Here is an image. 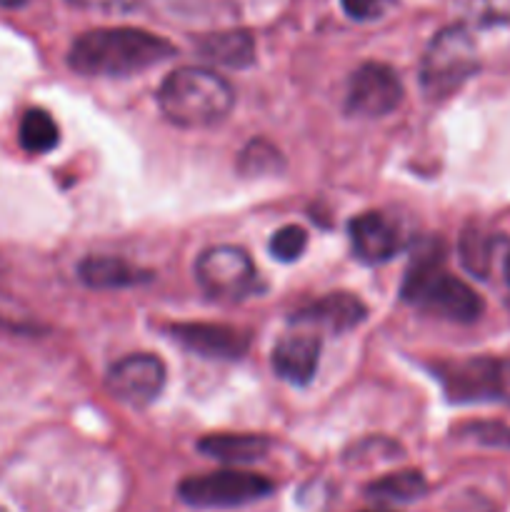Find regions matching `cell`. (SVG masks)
I'll return each mask as SVG.
<instances>
[{
    "mask_svg": "<svg viewBox=\"0 0 510 512\" xmlns=\"http://www.w3.org/2000/svg\"><path fill=\"white\" fill-rule=\"evenodd\" d=\"M70 3H75V5H95V3H98V0H70Z\"/></svg>",
    "mask_w": 510,
    "mask_h": 512,
    "instance_id": "cell-26",
    "label": "cell"
},
{
    "mask_svg": "<svg viewBox=\"0 0 510 512\" xmlns=\"http://www.w3.org/2000/svg\"><path fill=\"white\" fill-rule=\"evenodd\" d=\"M195 280L208 298L238 303L255 290L258 270L238 245H213L195 260Z\"/></svg>",
    "mask_w": 510,
    "mask_h": 512,
    "instance_id": "cell-6",
    "label": "cell"
},
{
    "mask_svg": "<svg viewBox=\"0 0 510 512\" xmlns=\"http://www.w3.org/2000/svg\"><path fill=\"white\" fill-rule=\"evenodd\" d=\"M365 318H368V308L358 295L330 293L300 308L290 320H293V325H310V328L340 335L358 328L360 323H365Z\"/></svg>",
    "mask_w": 510,
    "mask_h": 512,
    "instance_id": "cell-11",
    "label": "cell"
},
{
    "mask_svg": "<svg viewBox=\"0 0 510 512\" xmlns=\"http://www.w3.org/2000/svg\"><path fill=\"white\" fill-rule=\"evenodd\" d=\"M23 3L25 0H0V5H3V8H20Z\"/></svg>",
    "mask_w": 510,
    "mask_h": 512,
    "instance_id": "cell-25",
    "label": "cell"
},
{
    "mask_svg": "<svg viewBox=\"0 0 510 512\" xmlns=\"http://www.w3.org/2000/svg\"><path fill=\"white\" fill-rule=\"evenodd\" d=\"M365 512H390V510H383V508H378V510H365Z\"/></svg>",
    "mask_w": 510,
    "mask_h": 512,
    "instance_id": "cell-27",
    "label": "cell"
},
{
    "mask_svg": "<svg viewBox=\"0 0 510 512\" xmlns=\"http://www.w3.org/2000/svg\"><path fill=\"white\" fill-rule=\"evenodd\" d=\"M273 493V483L258 473L245 470H215L193 475L178 485L183 503L193 508H240Z\"/></svg>",
    "mask_w": 510,
    "mask_h": 512,
    "instance_id": "cell-7",
    "label": "cell"
},
{
    "mask_svg": "<svg viewBox=\"0 0 510 512\" xmlns=\"http://www.w3.org/2000/svg\"><path fill=\"white\" fill-rule=\"evenodd\" d=\"M403 80L390 65L363 63L348 85L345 108L360 118H383L403 103Z\"/></svg>",
    "mask_w": 510,
    "mask_h": 512,
    "instance_id": "cell-8",
    "label": "cell"
},
{
    "mask_svg": "<svg viewBox=\"0 0 510 512\" xmlns=\"http://www.w3.org/2000/svg\"><path fill=\"white\" fill-rule=\"evenodd\" d=\"M350 245L365 265H383L400 250V233L383 213H363L350 220Z\"/></svg>",
    "mask_w": 510,
    "mask_h": 512,
    "instance_id": "cell-13",
    "label": "cell"
},
{
    "mask_svg": "<svg viewBox=\"0 0 510 512\" xmlns=\"http://www.w3.org/2000/svg\"><path fill=\"white\" fill-rule=\"evenodd\" d=\"M110 395L130 408H148L165 385V365L158 355L133 353L120 358L105 378Z\"/></svg>",
    "mask_w": 510,
    "mask_h": 512,
    "instance_id": "cell-9",
    "label": "cell"
},
{
    "mask_svg": "<svg viewBox=\"0 0 510 512\" xmlns=\"http://www.w3.org/2000/svg\"><path fill=\"white\" fill-rule=\"evenodd\" d=\"M433 375L453 403H483L510 395L508 358H465L455 363H438Z\"/></svg>",
    "mask_w": 510,
    "mask_h": 512,
    "instance_id": "cell-5",
    "label": "cell"
},
{
    "mask_svg": "<svg viewBox=\"0 0 510 512\" xmlns=\"http://www.w3.org/2000/svg\"><path fill=\"white\" fill-rule=\"evenodd\" d=\"M235 93L228 80L208 68H178L160 83V113L178 128H208L228 118Z\"/></svg>",
    "mask_w": 510,
    "mask_h": 512,
    "instance_id": "cell-3",
    "label": "cell"
},
{
    "mask_svg": "<svg viewBox=\"0 0 510 512\" xmlns=\"http://www.w3.org/2000/svg\"><path fill=\"white\" fill-rule=\"evenodd\" d=\"M198 53L208 63L243 70L255 63V40L248 30H220L198 40Z\"/></svg>",
    "mask_w": 510,
    "mask_h": 512,
    "instance_id": "cell-17",
    "label": "cell"
},
{
    "mask_svg": "<svg viewBox=\"0 0 510 512\" xmlns=\"http://www.w3.org/2000/svg\"><path fill=\"white\" fill-rule=\"evenodd\" d=\"M285 165L283 155L275 148L273 143L263 138H255L245 145V150L240 153V173L243 175H273L280 173Z\"/></svg>",
    "mask_w": 510,
    "mask_h": 512,
    "instance_id": "cell-20",
    "label": "cell"
},
{
    "mask_svg": "<svg viewBox=\"0 0 510 512\" xmlns=\"http://www.w3.org/2000/svg\"><path fill=\"white\" fill-rule=\"evenodd\" d=\"M175 45L140 28H95L78 35L68 65L88 78H125L173 58Z\"/></svg>",
    "mask_w": 510,
    "mask_h": 512,
    "instance_id": "cell-1",
    "label": "cell"
},
{
    "mask_svg": "<svg viewBox=\"0 0 510 512\" xmlns=\"http://www.w3.org/2000/svg\"><path fill=\"white\" fill-rule=\"evenodd\" d=\"M458 433L478 445L510 450V428L505 423H495V420H485V423H468L463 425Z\"/></svg>",
    "mask_w": 510,
    "mask_h": 512,
    "instance_id": "cell-22",
    "label": "cell"
},
{
    "mask_svg": "<svg viewBox=\"0 0 510 512\" xmlns=\"http://www.w3.org/2000/svg\"><path fill=\"white\" fill-rule=\"evenodd\" d=\"M508 310H510V298H508Z\"/></svg>",
    "mask_w": 510,
    "mask_h": 512,
    "instance_id": "cell-28",
    "label": "cell"
},
{
    "mask_svg": "<svg viewBox=\"0 0 510 512\" xmlns=\"http://www.w3.org/2000/svg\"><path fill=\"white\" fill-rule=\"evenodd\" d=\"M320 338L313 333L285 335L273 348V370L293 385H308L318 373Z\"/></svg>",
    "mask_w": 510,
    "mask_h": 512,
    "instance_id": "cell-14",
    "label": "cell"
},
{
    "mask_svg": "<svg viewBox=\"0 0 510 512\" xmlns=\"http://www.w3.org/2000/svg\"><path fill=\"white\" fill-rule=\"evenodd\" d=\"M340 3L350 18L368 23V20L383 18L398 0H340Z\"/></svg>",
    "mask_w": 510,
    "mask_h": 512,
    "instance_id": "cell-24",
    "label": "cell"
},
{
    "mask_svg": "<svg viewBox=\"0 0 510 512\" xmlns=\"http://www.w3.org/2000/svg\"><path fill=\"white\" fill-rule=\"evenodd\" d=\"M478 70V48L465 25H448L425 48L420 88L425 98L445 100Z\"/></svg>",
    "mask_w": 510,
    "mask_h": 512,
    "instance_id": "cell-4",
    "label": "cell"
},
{
    "mask_svg": "<svg viewBox=\"0 0 510 512\" xmlns=\"http://www.w3.org/2000/svg\"><path fill=\"white\" fill-rule=\"evenodd\" d=\"M470 18L480 28H498L510 25V0H473Z\"/></svg>",
    "mask_w": 510,
    "mask_h": 512,
    "instance_id": "cell-23",
    "label": "cell"
},
{
    "mask_svg": "<svg viewBox=\"0 0 510 512\" xmlns=\"http://www.w3.org/2000/svg\"><path fill=\"white\" fill-rule=\"evenodd\" d=\"M78 275L88 288L95 290L133 288L153 278L148 270H140L138 265H130L128 260L113 258V255H88L78 265Z\"/></svg>",
    "mask_w": 510,
    "mask_h": 512,
    "instance_id": "cell-15",
    "label": "cell"
},
{
    "mask_svg": "<svg viewBox=\"0 0 510 512\" xmlns=\"http://www.w3.org/2000/svg\"><path fill=\"white\" fill-rule=\"evenodd\" d=\"M0 512H5V510H3V508H0Z\"/></svg>",
    "mask_w": 510,
    "mask_h": 512,
    "instance_id": "cell-29",
    "label": "cell"
},
{
    "mask_svg": "<svg viewBox=\"0 0 510 512\" xmlns=\"http://www.w3.org/2000/svg\"><path fill=\"white\" fill-rule=\"evenodd\" d=\"M305 245H308V235H305L300 225H283L270 238V253L278 260H283V263H293V260L303 255Z\"/></svg>",
    "mask_w": 510,
    "mask_h": 512,
    "instance_id": "cell-21",
    "label": "cell"
},
{
    "mask_svg": "<svg viewBox=\"0 0 510 512\" xmlns=\"http://www.w3.org/2000/svg\"><path fill=\"white\" fill-rule=\"evenodd\" d=\"M198 450L220 463L243 465L263 460L270 450V440L265 435L253 433H215L205 435L198 443Z\"/></svg>",
    "mask_w": 510,
    "mask_h": 512,
    "instance_id": "cell-16",
    "label": "cell"
},
{
    "mask_svg": "<svg viewBox=\"0 0 510 512\" xmlns=\"http://www.w3.org/2000/svg\"><path fill=\"white\" fill-rule=\"evenodd\" d=\"M175 343L210 360H240L248 353V333L220 323H175L168 325Z\"/></svg>",
    "mask_w": 510,
    "mask_h": 512,
    "instance_id": "cell-10",
    "label": "cell"
},
{
    "mask_svg": "<svg viewBox=\"0 0 510 512\" xmlns=\"http://www.w3.org/2000/svg\"><path fill=\"white\" fill-rule=\"evenodd\" d=\"M458 255L463 268L473 278L490 280L495 268H500L510 283V238H505V235L485 233L478 225H470L460 235Z\"/></svg>",
    "mask_w": 510,
    "mask_h": 512,
    "instance_id": "cell-12",
    "label": "cell"
},
{
    "mask_svg": "<svg viewBox=\"0 0 510 512\" xmlns=\"http://www.w3.org/2000/svg\"><path fill=\"white\" fill-rule=\"evenodd\" d=\"M425 490H428V483L420 470H398V473H390L370 483L365 493L375 500H385V503H413V500L423 498Z\"/></svg>",
    "mask_w": 510,
    "mask_h": 512,
    "instance_id": "cell-18",
    "label": "cell"
},
{
    "mask_svg": "<svg viewBox=\"0 0 510 512\" xmlns=\"http://www.w3.org/2000/svg\"><path fill=\"white\" fill-rule=\"evenodd\" d=\"M400 295L405 303L418 305L435 318L463 325L475 323L485 310L483 298L445 270V245L438 238L428 240L410 260Z\"/></svg>",
    "mask_w": 510,
    "mask_h": 512,
    "instance_id": "cell-2",
    "label": "cell"
},
{
    "mask_svg": "<svg viewBox=\"0 0 510 512\" xmlns=\"http://www.w3.org/2000/svg\"><path fill=\"white\" fill-rule=\"evenodd\" d=\"M18 138L23 150H28L30 155H45L58 145L60 130L48 110L30 108L25 110V115L20 118Z\"/></svg>",
    "mask_w": 510,
    "mask_h": 512,
    "instance_id": "cell-19",
    "label": "cell"
}]
</instances>
